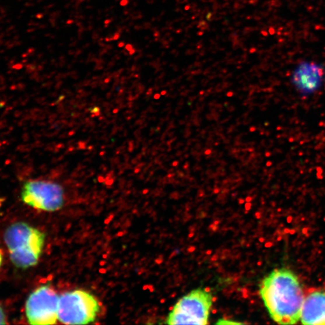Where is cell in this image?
I'll return each instance as SVG.
<instances>
[{"label":"cell","instance_id":"cell-1","mask_svg":"<svg viewBox=\"0 0 325 325\" xmlns=\"http://www.w3.org/2000/svg\"><path fill=\"white\" fill-rule=\"evenodd\" d=\"M261 294L270 315L280 324H294L300 319L305 294L291 271L275 270L262 282Z\"/></svg>","mask_w":325,"mask_h":325},{"label":"cell","instance_id":"cell-2","mask_svg":"<svg viewBox=\"0 0 325 325\" xmlns=\"http://www.w3.org/2000/svg\"><path fill=\"white\" fill-rule=\"evenodd\" d=\"M4 240L12 263L17 268L27 269L38 263L45 234L27 223L17 222L8 227Z\"/></svg>","mask_w":325,"mask_h":325},{"label":"cell","instance_id":"cell-3","mask_svg":"<svg viewBox=\"0 0 325 325\" xmlns=\"http://www.w3.org/2000/svg\"><path fill=\"white\" fill-rule=\"evenodd\" d=\"M100 310L99 302L87 291L75 290L59 296L58 321L65 324L93 323Z\"/></svg>","mask_w":325,"mask_h":325},{"label":"cell","instance_id":"cell-4","mask_svg":"<svg viewBox=\"0 0 325 325\" xmlns=\"http://www.w3.org/2000/svg\"><path fill=\"white\" fill-rule=\"evenodd\" d=\"M59 296L50 284L41 286L26 302V315L30 324H54L58 320Z\"/></svg>","mask_w":325,"mask_h":325},{"label":"cell","instance_id":"cell-5","mask_svg":"<svg viewBox=\"0 0 325 325\" xmlns=\"http://www.w3.org/2000/svg\"><path fill=\"white\" fill-rule=\"evenodd\" d=\"M22 200L35 208L55 212L64 204V190L61 185L48 181H29L24 185Z\"/></svg>","mask_w":325,"mask_h":325},{"label":"cell","instance_id":"cell-6","mask_svg":"<svg viewBox=\"0 0 325 325\" xmlns=\"http://www.w3.org/2000/svg\"><path fill=\"white\" fill-rule=\"evenodd\" d=\"M290 81L299 96H312L325 85V65L312 59L301 60L291 71Z\"/></svg>","mask_w":325,"mask_h":325},{"label":"cell","instance_id":"cell-7","mask_svg":"<svg viewBox=\"0 0 325 325\" xmlns=\"http://www.w3.org/2000/svg\"><path fill=\"white\" fill-rule=\"evenodd\" d=\"M300 321L309 325H325V292L312 291L305 295Z\"/></svg>","mask_w":325,"mask_h":325},{"label":"cell","instance_id":"cell-8","mask_svg":"<svg viewBox=\"0 0 325 325\" xmlns=\"http://www.w3.org/2000/svg\"><path fill=\"white\" fill-rule=\"evenodd\" d=\"M217 324H243L242 322H233V321H228L226 319H221L219 322H217Z\"/></svg>","mask_w":325,"mask_h":325},{"label":"cell","instance_id":"cell-9","mask_svg":"<svg viewBox=\"0 0 325 325\" xmlns=\"http://www.w3.org/2000/svg\"><path fill=\"white\" fill-rule=\"evenodd\" d=\"M6 324V316L5 314L3 309L0 305V324Z\"/></svg>","mask_w":325,"mask_h":325},{"label":"cell","instance_id":"cell-10","mask_svg":"<svg viewBox=\"0 0 325 325\" xmlns=\"http://www.w3.org/2000/svg\"><path fill=\"white\" fill-rule=\"evenodd\" d=\"M245 208L246 211H249L250 209H251V208H252V204H251V202H250V203H246V204L245 205Z\"/></svg>","mask_w":325,"mask_h":325},{"label":"cell","instance_id":"cell-11","mask_svg":"<svg viewBox=\"0 0 325 325\" xmlns=\"http://www.w3.org/2000/svg\"><path fill=\"white\" fill-rule=\"evenodd\" d=\"M195 250H196V247H195V246H190V247L188 248V249H187V252L191 253V252H194Z\"/></svg>","mask_w":325,"mask_h":325},{"label":"cell","instance_id":"cell-12","mask_svg":"<svg viewBox=\"0 0 325 325\" xmlns=\"http://www.w3.org/2000/svg\"><path fill=\"white\" fill-rule=\"evenodd\" d=\"M209 227H210V228L212 229V230H214V231H215V230H217V225L214 224H211Z\"/></svg>","mask_w":325,"mask_h":325},{"label":"cell","instance_id":"cell-13","mask_svg":"<svg viewBox=\"0 0 325 325\" xmlns=\"http://www.w3.org/2000/svg\"><path fill=\"white\" fill-rule=\"evenodd\" d=\"M163 262H164V260H163V259L157 258L156 260H155V263H157V264H161Z\"/></svg>","mask_w":325,"mask_h":325},{"label":"cell","instance_id":"cell-14","mask_svg":"<svg viewBox=\"0 0 325 325\" xmlns=\"http://www.w3.org/2000/svg\"><path fill=\"white\" fill-rule=\"evenodd\" d=\"M148 290H149L151 293H152V292H154V286L151 285H151L148 286Z\"/></svg>","mask_w":325,"mask_h":325},{"label":"cell","instance_id":"cell-15","mask_svg":"<svg viewBox=\"0 0 325 325\" xmlns=\"http://www.w3.org/2000/svg\"><path fill=\"white\" fill-rule=\"evenodd\" d=\"M252 200V197H251V196H247V197L245 198L246 203H250Z\"/></svg>","mask_w":325,"mask_h":325},{"label":"cell","instance_id":"cell-16","mask_svg":"<svg viewBox=\"0 0 325 325\" xmlns=\"http://www.w3.org/2000/svg\"><path fill=\"white\" fill-rule=\"evenodd\" d=\"M2 262V251H1V249H0V266H1Z\"/></svg>","mask_w":325,"mask_h":325},{"label":"cell","instance_id":"cell-17","mask_svg":"<svg viewBox=\"0 0 325 325\" xmlns=\"http://www.w3.org/2000/svg\"><path fill=\"white\" fill-rule=\"evenodd\" d=\"M272 245H273V243H266V244H265V247H266V248H270V247H271Z\"/></svg>","mask_w":325,"mask_h":325},{"label":"cell","instance_id":"cell-18","mask_svg":"<svg viewBox=\"0 0 325 325\" xmlns=\"http://www.w3.org/2000/svg\"><path fill=\"white\" fill-rule=\"evenodd\" d=\"M245 199H239V204H243V203H245Z\"/></svg>","mask_w":325,"mask_h":325},{"label":"cell","instance_id":"cell-19","mask_svg":"<svg viewBox=\"0 0 325 325\" xmlns=\"http://www.w3.org/2000/svg\"><path fill=\"white\" fill-rule=\"evenodd\" d=\"M255 216H256V217H257V219H259V218H261V213H260V212H256V214H255Z\"/></svg>","mask_w":325,"mask_h":325},{"label":"cell","instance_id":"cell-20","mask_svg":"<svg viewBox=\"0 0 325 325\" xmlns=\"http://www.w3.org/2000/svg\"><path fill=\"white\" fill-rule=\"evenodd\" d=\"M217 260V255H215V256H213V257H212V261H215Z\"/></svg>","mask_w":325,"mask_h":325},{"label":"cell","instance_id":"cell-21","mask_svg":"<svg viewBox=\"0 0 325 325\" xmlns=\"http://www.w3.org/2000/svg\"><path fill=\"white\" fill-rule=\"evenodd\" d=\"M204 291H205V292H207V293H209V292H210V291H211V288H210V287H205Z\"/></svg>","mask_w":325,"mask_h":325},{"label":"cell","instance_id":"cell-22","mask_svg":"<svg viewBox=\"0 0 325 325\" xmlns=\"http://www.w3.org/2000/svg\"><path fill=\"white\" fill-rule=\"evenodd\" d=\"M148 286H149V284H145V285L143 286V290L144 291H146V290L148 289Z\"/></svg>","mask_w":325,"mask_h":325},{"label":"cell","instance_id":"cell-23","mask_svg":"<svg viewBox=\"0 0 325 325\" xmlns=\"http://www.w3.org/2000/svg\"><path fill=\"white\" fill-rule=\"evenodd\" d=\"M220 192V190L218 188H215L214 190V193L215 194H218V193Z\"/></svg>","mask_w":325,"mask_h":325},{"label":"cell","instance_id":"cell-24","mask_svg":"<svg viewBox=\"0 0 325 325\" xmlns=\"http://www.w3.org/2000/svg\"><path fill=\"white\" fill-rule=\"evenodd\" d=\"M243 296L244 297V298H248V294H247V292H246V293H243Z\"/></svg>","mask_w":325,"mask_h":325},{"label":"cell","instance_id":"cell-25","mask_svg":"<svg viewBox=\"0 0 325 325\" xmlns=\"http://www.w3.org/2000/svg\"><path fill=\"white\" fill-rule=\"evenodd\" d=\"M148 191H149L148 189H145V190H143V194H147V193H148Z\"/></svg>","mask_w":325,"mask_h":325},{"label":"cell","instance_id":"cell-26","mask_svg":"<svg viewBox=\"0 0 325 325\" xmlns=\"http://www.w3.org/2000/svg\"><path fill=\"white\" fill-rule=\"evenodd\" d=\"M259 241H260L261 243H263L264 241H265V239H264V238H263V237H261V238H260V239H259Z\"/></svg>","mask_w":325,"mask_h":325},{"label":"cell","instance_id":"cell-27","mask_svg":"<svg viewBox=\"0 0 325 325\" xmlns=\"http://www.w3.org/2000/svg\"><path fill=\"white\" fill-rule=\"evenodd\" d=\"M194 236V233H190L189 234L188 236H189V238H192L193 236Z\"/></svg>","mask_w":325,"mask_h":325},{"label":"cell","instance_id":"cell-28","mask_svg":"<svg viewBox=\"0 0 325 325\" xmlns=\"http://www.w3.org/2000/svg\"><path fill=\"white\" fill-rule=\"evenodd\" d=\"M291 220H292V217H291V216H290V217H287V222L290 223L291 221Z\"/></svg>","mask_w":325,"mask_h":325},{"label":"cell","instance_id":"cell-29","mask_svg":"<svg viewBox=\"0 0 325 325\" xmlns=\"http://www.w3.org/2000/svg\"><path fill=\"white\" fill-rule=\"evenodd\" d=\"M211 254H212V251H211V250H208V251L206 252V254L210 255Z\"/></svg>","mask_w":325,"mask_h":325},{"label":"cell","instance_id":"cell-30","mask_svg":"<svg viewBox=\"0 0 325 325\" xmlns=\"http://www.w3.org/2000/svg\"><path fill=\"white\" fill-rule=\"evenodd\" d=\"M217 297H216V296H215V297H212V302H215L216 300H217Z\"/></svg>","mask_w":325,"mask_h":325},{"label":"cell","instance_id":"cell-31","mask_svg":"<svg viewBox=\"0 0 325 325\" xmlns=\"http://www.w3.org/2000/svg\"><path fill=\"white\" fill-rule=\"evenodd\" d=\"M165 301H166L165 299H162V300H160V303H165Z\"/></svg>","mask_w":325,"mask_h":325},{"label":"cell","instance_id":"cell-32","mask_svg":"<svg viewBox=\"0 0 325 325\" xmlns=\"http://www.w3.org/2000/svg\"><path fill=\"white\" fill-rule=\"evenodd\" d=\"M214 224H215V225H218V224H219V221H215V222H214Z\"/></svg>","mask_w":325,"mask_h":325},{"label":"cell","instance_id":"cell-33","mask_svg":"<svg viewBox=\"0 0 325 325\" xmlns=\"http://www.w3.org/2000/svg\"><path fill=\"white\" fill-rule=\"evenodd\" d=\"M216 312H217V309H214V310H212V313H213V314H215Z\"/></svg>","mask_w":325,"mask_h":325},{"label":"cell","instance_id":"cell-34","mask_svg":"<svg viewBox=\"0 0 325 325\" xmlns=\"http://www.w3.org/2000/svg\"><path fill=\"white\" fill-rule=\"evenodd\" d=\"M173 309H174V306H171L170 308H169V310L170 311H173Z\"/></svg>","mask_w":325,"mask_h":325},{"label":"cell","instance_id":"cell-35","mask_svg":"<svg viewBox=\"0 0 325 325\" xmlns=\"http://www.w3.org/2000/svg\"><path fill=\"white\" fill-rule=\"evenodd\" d=\"M122 235H123V233H122V232H120V233H118V236H122Z\"/></svg>","mask_w":325,"mask_h":325},{"label":"cell","instance_id":"cell-36","mask_svg":"<svg viewBox=\"0 0 325 325\" xmlns=\"http://www.w3.org/2000/svg\"><path fill=\"white\" fill-rule=\"evenodd\" d=\"M175 296V294H172V296H171V297H174Z\"/></svg>","mask_w":325,"mask_h":325},{"label":"cell","instance_id":"cell-37","mask_svg":"<svg viewBox=\"0 0 325 325\" xmlns=\"http://www.w3.org/2000/svg\"><path fill=\"white\" fill-rule=\"evenodd\" d=\"M257 265H258V266H261V262H258V263H257Z\"/></svg>","mask_w":325,"mask_h":325}]
</instances>
